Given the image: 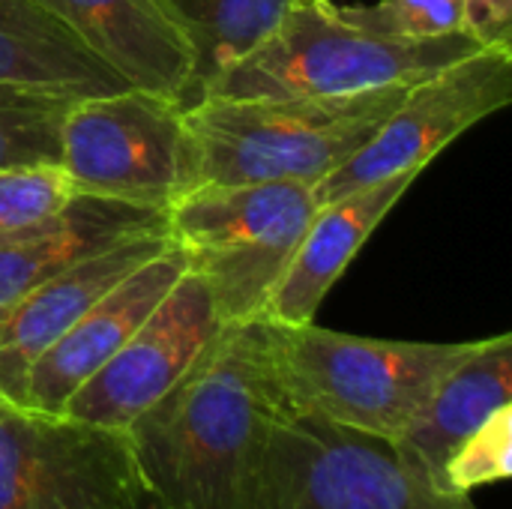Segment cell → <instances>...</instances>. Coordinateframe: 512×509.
Wrapping results in <instances>:
<instances>
[{
    "label": "cell",
    "mask_w": 512,
    "mask_h": 509,
    "mask_svg": "<svg viewBox=\"0 0 512 509\" xmlns=\"http://www.w3.org/2000/svg\"><path fill=\"white\" fill-rule=\"evenodd\" d=\"M270 318L228 321L126 432L150 495L171 509H261L276 393Z\"/></svg>",
    "instance_id": "cell-1"
},
{
    "label": "cell",
    "mask_w": 512,
    "mask_h": 509,
    "mask_svg": "<svg viewBox=\"0 0 512 509\" xmlns=\"http://www.w3.org/2000/svg\"><path fill=\"white\" fill-rule=\"evenodd\" d=\"M408 87L279 99L204 96L183 108L195 186L288 180L315 189L378 132Z\"/></svg>",
    "instance_id": "cell-2"
},
{
    "label": "cell",
    "mask_w": 512,
    "mask_h": 509,
    "mask_svg": "<svg viewBox=\"0 0 512 509\" xmlns=\"http://www.w3.org/2000/svg\"><path fill=\"white\" fill-rule=\"evenodd\" d=\"M477 342H402L312 324L270 330L276 414L318 417L396 441Z\"/></svg>",
    "instance_id": "cell-3"
},
{
    "label": "cell",
    "mask_w": 512,
    "mask_h": 509,
    "mask_svg": "<svg viewBox=\"0 0 512 509\" xmlns=\"http://www.w3.org/2000/svg\"><path fill=\"white\" fill-rule=\"evenodd\" d=\"M480 48L471 33L402 39L351 21L333 0H294L273 33L228 66L204 96L279 99L363 93L423 81Z\"/></svg>",
    "instance_id": "cell-4"
},
{
    "label": "cell",
    "mask_w": 512,
    "mask_h": 509,
    "mask_svg": "<svg viewBox=\"0 0 512 509\" xmlns=\"http://www.w3.org/2000/svg\"><path fill=\"white\" fill-rule=\"evenodd\" d=\"M315 210L306 183L192 186L168 207V231L228 324L267 315Z\"/></svg>",
    "instance_id": "cell-5"
},
{
    "label": "cell",
    "mask_w": 512,
    "mask_h": 509,
    "mask_svg": "<svg viewBox=\"0 0 512 509\" xmlns=\"http://www.w3.org/2000/svg\"><path fill=\"white\" fill-rule=\"evenodd\" d=\"M261 509H477L441 489L393 441L318 417L276 414L267 438Z\"/></svg>",
    "instance_id": "cell-6"
},
{
    "label": "cell",
    "mask_w": 512,
    "mask_h": 509,
    "mask_svg": "<svg viewBox=\"0 0 512 509\" xmlns=\"http://www.w3.org/2000/svg\"><path fill=\"white\" fill-rule=\"evenodd\" d=\"M78 195L168 210L195 186L177 99L126 87L75 99L60 126V162Z\"/></svg>",
    "instance_id": "cell-7"
},
{
    "label": "cell",
    "mask_w": 512,
    "mask_h": 509,
    "mask_svg": "<svg viewBox=\"0 0 512 509\" xmlns=\"http://www.w3.org/2000/svg\"><path fill=\"white\" fill-rule=\"evenodd\" d=\"M144 495L126 429L0 396V509H138Z\"/></svg>",
    "instance_id": "cell-8"
},
{
    "label": "cell",
    "mask_w": 512,
    "mask_h": 509,
    "mask_svg": "<svg viewBox=\"0 0 512 509\" xmlns=\"http://www.w3.org/2000/svg\"><path fill=\"white\" fill-rule=\"evenodd\" d=\"M512 99V48H480L408 87L378 132L312 192L336 201L396 174H420L462 132L492 117Z\"/></svg>",
    "instance_id": "cell-9"
},
{
    "label": "cell",
    "mask_w": 512,
    "mask_h": 509,
    "mask_svg": "<svg viewBox=\"0 0 512 509\" xmlns=\"http://www.w3.org/2000/svg\"><path fill=\"white\" fill-rule=\"evenodd\" d=\"M219 327L222 318L207 282L186 270L123 348L69 396L60 414L126 429L177 384Z\"/></svg>",
    "instance_id": "cell-10"
},
{
    "label": "cell",
    "mask_w": 512,
    "mask_h": 509,
    "mask_svg": "<svg viewBox=\"0 0 512 509\" xmlns=\"http://www.w3.org/2000/svg\"><path fill=\"white\" fill-rule=\"evenodd\" d=\"M186 270V255L171 240L156 258L117 282L33 363L21 405L60 414L69 396L123 348Z\"/></svg>",
    "instance_id": "cell-11"
},
{
    "label": "cell",
    "mask_w": 512,
    "mask_h": 509,
    "mask_svg": "<svg viewBox=\"0 0 512 509\" xmlns=\"http://www.w3.org/2000/svg\"><path fill=\"white\" fill-rule=\"evenodd\" d=\"M171 234H144L87 255L30 291L0 321V396L21 405L33 363L117 282L156 258Z\"/></svg>",
    "instance_id": "cell-12"
},
{
    "label": "cell",
    "mask_w": 512,
    "mask_h": 509,
    "mask_svg": "<svg viewBox=\"0 0 512 509\" xmlns=\"http://www.w3.org/2000/svg\"><path fill=\"white\" fill-rule=\"evenodd\" d=\"M129 87L183 99L192 48L162 0H36Z\"/></svg>",
    "instance_id": "cell-13"
},
{
    "label": "cell",
    "mask_w": 512,
    "mask_h": 509,
    "mask_svg": "<svg viewBox=\"0 0 512 509\" xmlns=\"http://www.w3.org/2000/svg\"><path fill=\"white\" fill-rule=\"evenodd\" d=\"M144 234H171L168 210L75 195L54 219L0 237V321L63 267Z\"/></svg>",
    "instance_id": "cell-14"
},
{
    "label": "cell",
    "mask_w": 512,
    "mask_h": 509,
    "mask_svg": "<svg viewBox=\"0 0 512 509\" xmlns=\"http://www.w3.org/2000/svg\"><path fill=\"white\" fill-rule=\"evenodd\" d=\"M420 174H396L390 180L363 186L336 201L318 204L285 276L279 279L267 315L273 324L300 327L312 324L330 288L339 282L345 267L381 225V219L399 204L408 186Z\"/></svg>",
    "instance_id": "cell-15"
},
{
    "label": "cell",
    "mask_w": 512,
    "mask_h": 509,
    "mask_svg": "<svg viewBox=\"0 0 512 509\" xmlns=\"http://www.w3.org/2000/svg\"><path fill=\"white\" fill-rule=\"evenodd\" d=\"M507 405H512V336L477 339V348L444 375L393 447L420 474L447 489L450 456Z\"/></svg>",
    "instance_id": "cell-16"
},
{
    "label": "cell",
    "mask_w": 512,
    "mask_h": 509,
    "mask_svg": "<svg viewBox=\"0 0 512 509\" xmlns=\"http://www.w3.org/2000/svg\"><path fill=\"white\" fill-rule=\"evenodd\" d=\"M0 84L72 99L129 87L36 0H0Z\"/></svg>",
    "instance_id": "cell-17"
},
{
    "label": "cell",
    "mask_w": 512,
    "mask_h": 509,
    "mask_svg": "<svg viewBox=\"0 0 512 509\" xmlns=\"http://www.w3.org/2000/svg\"><path fill=\"white\" fill-rule=\"evenodd\" d=\"M294 0H162L192 48V78L180 99L195 105L213 81L264 42Z\"/></svg>",
    "instance_id": "cell-18"
},
{
    "label": "cell",
    "mask_w": 512,
    "mask_h": 509,
    "mask_svg": "<svg viewBox=\"0 0 512 509\" xmlns=\"http://www.w3.org/2000/svg\"><path fill=\"white\" fill-rule=\"evenodd\" d=\"M75 99L0 84V168L60 162V126Z\"/></svg>",
    "instance_id": "cell-19"
},
{
    "label": "cell",
    "mask_w": 512,
    "mask_h": 509,
    "mask_svg": "<svg viewBox=\"0 0 512 509\" xmlns=\"http://www.w3.org/2000/svg\"><path fill=\"white\" fill-rule=\"evenodd\" d=\"M75 186L60 165H12L0 168V237L36 228L63 213Z\"/></svg>",
    "instance_id": "cell-20"
},
{
    "label": "cell",
    "mask_w": 512,
    "mask_h": 509,
    "mask_svg": "<svg viewBox=\"0 0 512 509\" xmlns=\"http://www.w3.org/2000/svg\"><path fill=\"white\" fill-rule=\"evenodd\" d=\"M342 12L363 27L402 39H441L468 33L462 0H381L372 6H342Z\"/></svg>",
    "instance_id": "cell-21"
},
{
    "label": "cell",
    "mask_w": 512,
    "mask_h": 509,
    "mask_svg": "<svg viewBox=\"0 0 512 509\" xmlns=\"http://www.w3.org/2000/svg\"><path fill=\"white\" fill-rule=\"evenodd\" d=\"M512 471V405L501 408L486 426H480L447 462L444 486L459 495H471L480 486L501 483Z\"/></svg>",
    "instance_id": "cell-22"
},
{
    "label": "cell",
    "mask_w": 512,
    "mask_h": 509,
    "mask_svg": "<svg viewBox=\"0 0 512 509\" xmlns=\"http://www.w3.org/2000/svg\"><path fill=\"white\" fill-rule=\"evenodd\" d=\"M468 33L483 48H512V0H462Z\"/></svg>",
    "instance_id": "cell-23"
},
{
    "label": "cell",
    "mask_w": 512,
    "mask_h": 509,
    "mask_svg": "<svg viewBox=\"0 0 512 509\" xmlns=\"http://www.w3.org/2000/svg\"><path fill=\"white\" fill-rule=\"evenodd\" d=\"M138 509H171V507H168L165 501H159L156 495H150V492H147V495H144V501H141V507H138Z\"/></svg>",
    "instance_id": "cell-24"
}]
</instances>
